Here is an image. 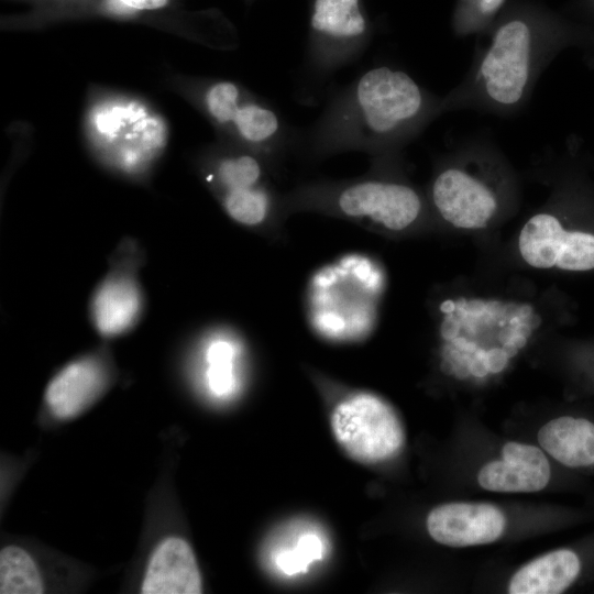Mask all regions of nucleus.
<instances>
[{
	"mask_svg": "<svg viewBox=\"0 0 594 594\" xmlns=\"http://www.w3.org/2000/svg\"><path fill=\"white\" fill-rule=\"evenodd\" d=\"M541 449L560 464L590 470L594 464V421L571 415L546 422L538 431Z\"/></svg>",
	"mask_w": 594,
	"mask_h": 594,
	"instance_id": "obj_15",
	"label": "nucleus"
},
{
	"mask_svg": "<svg viewBox=\"0 0 594 594\" xmlns=\"http://www.w3.org/2000/svg\"><path fill=\"white\" fill-rule=\"evenodd\" d=\"M230 131L272 166L284 155L289 142V131L280 113L270 102L253 96L240 106Z\"/></svg>",
	"mask_w": 594,
	"mask_h": 594,
	"instance_id": "obj_13",
	"label": "nucleus"
},
{
	"mask_svg": "<svg viewBox=\"0 0 594 594\" xmlns=\"http://www.w3.org/2000/svg\"><path fill=\"white\" fill-rule=\"evenodd\" d=\"M370 26L360 0H315L310 15L308 62L321 73L356 61L365 51Z\"/></svg>",
	"mask_w": 594,
	"mask_h": 594,
	"instance_id": "obj_5",
	"label": "nucleus"
},
{
	"mask_svg": "<svg viewBox=\"0 0 594 594\" xmlns=\"http://www.w3.org/2000/svg\"><path fill=\"white\" fill-rule=\"evenodd\" d=\"M431 111L428 94L405 72H364L340 90L307 135L312 157L348 151L377 153L407 139Z\"/></svg>",
	"mask_w": 594,
	"mask_h": 594,
	"instance_id": "obj_1",
	"label": "nucleus"
},
{
	"mask_svg": "<svg viewBox=\"0 0 594 594\" xmlns=\"http://www.w3.org/2000/svg\"><path fill=\"white\" fill-rule=\"evenodd\" d=\"M534 40L529 26L520 20L503 24L479 67L477 79L484 95L502 107L520 102L529 85Z\"/></svg>",
	"mask_w": 594,
	"mask_h": 594,
	"instance_id": "obj_6",
	"label": "nucleus"
},
{
	"mask_svg": "<svg viewBox=\"0 0 594 594\" xmlns=\"http://www.w3.org/2000/svg\"><path fill=\"white\" fill-rule=\"evenodd\" d=\"M294 546L275 556L276 565L283 573L294 574L305 571L308 564L322 559L324 544L317 534L299 535Z\"/></svg>",
	"mask_w": 594,
	"mask_h": 594,
	"instance_id": "obj_22",
	"label": "nucleus"
},
{
	"mask_svg": "<svg viewBox=\"0 0 594 594\" xmlns=\"http://www.w3.org/2000/svg\"><path fill=\"white\" fill-rule=\"evenodd\" d=\"M566 231L559 220L548 213L530 218L524 226L518 246L525 262L532 267L550 268L557 257Z\"/></svg>",
	"mask_w": 594,
	"mask_h": 594,
	"instance_id": "obj_19",
	"label": "nucleus"
},
{
	"mask_svg": "<svg viewBox=\"0 0 594 594\" xmlns=\"http://www.w3.org/2000/svg\"><path fill=\"white\" fill-rule=\"evenodd\" d=\"M509 361L508 355L506 352L498 346L491 348L486 350L485 356H484V363L488 371V373L492 374H498L507 366Z\"/></svg>",
	"mask_w": 594,
	"mask_h": 594,
	"instance_id": "obj_24",
	"label": "nucleus"
},
{
	"mask_svg": "<svg viewBox=\"0 0 594 594\" xmlns=\"http://www.w3.org/2000/svg\"><path fill=\"white\" fill-rule=\"evenodd\" d=\"M469 371L471 376L476 378H484L487 376V374H490L483 359L474 356L473 354L469 365Z\"/></svg>",
	"mask_w": 594,
	"mask_h": 594,
	"instance_id": "obj_27",
	"label": "nucleus"
},
{
	"mask_svg": "<svg viewBox=\"0 0 594 594\" xmlns=\"http://www.w3.org/2000/svg\"><path fill=\"white\" fill-rule=\"evenodd\" d=\"M251 96L238 84L220 80L206 87L201 101L205 111L217 125L231 130L240 106Z\"/></svg>",
	"mask_w": 594,
	"mask_h": 594,
	"instance_id": "obj_21",
	"label": "nucleus"
},
{
	"mask_svg": "<svg viewBox=\"0 0 594 594\" xmlns=\"http://www.w3.org/2000/svg\"><path fill=\"white\" fill-rule=\"evenodd\" d=\"M143 307V293L134 268L118 263L92 295L91 322L102 337H118L136 324Z\"/></svg>",
	"mask_w": 594,
	"mask_h": 594,
	"instance_id": "obj_9",
	"label": "nucleus"
},
{
	"mask_svg": "<svg viewBox=\"0 0 594 594\" xmlns=\"http://www.w3.org/2000/svg\"><path fill=\"white\" fill-rule=\"evenodd\" d=\"M201 578L195 554L187 541L165 539L153 552L142 584L145 594H197Z\"/></svg>",
	"mask_w": 594,
	"mask_h": 594,
	"instance_id": "obj_12",
	"label": "nucleus"
},
{
	"mask_svg": "<svg viewBox=\"0 0 594 594\" xmlns=\"http://www.w3.org/2000/svg\"><path fill=\"white\" fill-rule=\"evenodd\" d=\"M273 166L261 155L245 147L227 153L216 161L207 174V180L221 193L257 187L271 183Z\"/></svg>",
	"mask_w": 594,
	"mask_h": 594,
	"instance_id": "obj_18",
	"label": "nucleus"
},
{
	"mask_svg": "<svg viewBox=\"0 0 594 594\" xmlns=\"http://www.w3.org/2000/svg\"><path fill=\"white\" fill-rule=\"evenodd\" d=\"M121 6L136 10H154L164 7L167 0H114Z\"/></svg>",
	"mask_w": 594,
	"mask_h": 594,
	"instance_id": "obj_26",
	"label": "nucleus"
},
{
	"mask_svg": "<svg viewBox=\"0 0 594 594\" xmlns=\"http://www.w3.org/2000/svg\"><path fill=\"white\" fill-rule=\"evenodd\" d=\"M440 310L443 312V314H448V312H452L455 310V301L454 300H444L443 302H441L440 305Z\"/></svg>",
	"mask_w": 594,
	"mask_h": 594,
	"instance_id": "obj_29",
	"label": "nucleus"
},
{
	"mask_svg": "<svg viewBox=\"0 0 594 594\" xmlns=\"http://www.w3.org/2000/svg\"><path fill=\"white\" fill-rule=\"evenodd\" d=\"M332 433L355 461L378 463L395 457L404 446L402 422L392 406L369 392H353L331 413Z\"/></svg>",
	"mask_w": 594,
	"mask_h": 594,
	"instance_id": "obj_4",
	"label": "nucleus"
},
{
	"mask_svg": "<svg viewBox=\"0 0 594 594\" xmlns=\"http://www.w3.org/2000/svg\"><path fill=\"white\" fill-rule=\"evenodd\" d=\"M226 213L237 223L252 229L272 228L284 216L282 197L272 183L219 194Z\"/></svg>",
	"mask_w": 594,
	"mask_h": 594,
	"instance_id": "obj_16",
	"label": "nucleus"
},
{
	"mask_svg": "<svg viewBox=\"0 0 594 594\" xmlns=\"http://www.w3.org/2000/svg\"><path fill=\"white\" fill-rule=\"evenodd\" d=\"M584 561L580 552L561 548L522 565L508 584L510 594H559L581 579Z\"/></svg>",
	"mask_w": 594,
	"mask_h": 594,
	"instance_id": "obj_14",
	"label": "nucleus"
},
{
	"mask_svg": "<svg viewBox=\"0 0 594 594\" xmlns=\"http://www.w3.org/2000/svg\"><path fill=\"white\" fill-rule=\"evenodd\" d=\"M108 376L102 363L92 356L74 361L48 383L45 402L59 419L80 414L105 389Z\"/></svg>",
	"mask_w": 594,
	"mask_h": 594,
	"instance_id": "obj_11",
	"label": "nucleus"
},
{
	"mask_svg": "<svg viewBox=\"0 0 594 594\" xmlns=\"http://www.w3.org/2000/svg\"><path fill=\"white\" fill-rule=\"evenodd\" d=\"M284 216L314 211L364 227L398 232L422 211V200L411 186L375 176L304 184L282 197Z\"/></svg>",
	"mask_w": 594,
	"mask_h": 594,
	"instance_id": "obj_2",
	"label": "nucleus"
},
{
	"mask_svg": "<svg viewBox=\"0 0 594 594\" xmlns=\"http://www.w3.org/2000/svg\"><path fill=\"white\" fill-rule=\"evenodd\" d=\"M240 354L239 342L226 333H218L207 341L204 375L207 391L212 397L226 400L237 394Z\"/></svg>",
	"mask_w": 594,
	"mask_h": 594,
	"instance_id": "obj_17",
	"label": "nucleus"
},
{
	"mask_svg": "<svg viewBox=\"0 0 594 594\" xmlns=\"http://www.w3.org/2000/svg\"><path fill=\"white\" fill-rule=\"evenodd\" d=\"M462 321L454 311L444 314L440 324V336L447 342L461 334Z\"/></svg>",
	"mask_w": 594,
	"mask_h": 594,
	"instance_id": "obj_25",
	"label": "nucleus"
},
{
	"mask_svg": "<svg viewBox=\"0 0 594 594\" xmlns=\"http://www.w3.org/2000/svg\"><path fill=\"white\" fill-rule=\"evenodd\" d=\"M43 584L38 570L23 549L9 546L0 552V593L40 594Z\"/></svg>",
	"mask_w": 594,
	"mask_h": 594,
	"instance_id": "obj_20",
	"label": "nucleus"
},
{
	"mask_svg": "<svg viewBox=\"0 0 594 594\" xmlns=\"http://www.w3.org/2000/svg\"><path fill=\"white\" fill-rule=\"evenodd\" d=\"M503 2L504 0H477L476 6L480 13L490 15L496 12Z\"/></svg>",
	"mask_w": 594,
	"mask_h": 594,
	"instance_id": "obj_28",
	"label": "nucleus"
},
{
	"mask_svg": "<svg viewBox=\"0 0 594 594\" xmlns=\"http://www.w3.org/2000/svg\"><path fill=\"white\" fill-rule=\"evenodd\" d=\"M427 530L438 543L448 547L488 544L504 532L503 512L487 503H447L433 508L427 517Z\"/></svg>",
	"mask_w": 594,
	"mask_h": 594,
	"instance_id": "obj_7",
	"label": "nucleus"
},
{
	"mask_svg": "<svg viewBox=\"0 0 594 594\" xmlns=\"http://www.w3.org/2000/svg\"><path fill=\"white\" fill-rule=\"evenodd\" d=\"M502 460L485 463L477 474L480 486L496 493H534L543 490L551 466L542 449L516 441L502 448Z\"/></svg>",
	"mask_w": 594,
	"mask_h": 594,
	"instance_id": "obj_10",
	"label": "nucleus"
},
{
	"mask_svg": "<svg viewBox=\"0 0 594 594\" xmlns=\"http://www.w3.org/2000/svg\"><path fill=\"white\" fill-rule=\"evenodd\" d=\"M431 197L440 216L457 228H482L497 208L493 191L477 178L458 168H448L437 175Z\"/></svg>",
	"mask_w": 594,
	"mask_h": 594,
	"instance_id": "obj_8",
	"label": "nucleus"
},
{
	"mask_svg": "<svg viewBox=\"0 0 594 594\" xmlns=\"http://www.w3.org/2000/svg\"><path fill=\"white\" fill-rule=\"evenodd\" d=\"M556 265L566 271L594 268V235L566 231Z\"/></svg>",
	"mask_w": 594,
	"mask_h": 594,
	"instance_id": "obj_23",
	"label": "nucleus"
},
{
	"mask_svg": "<svg viewBox=\"0 0 594 594\" xmlns=\"http://www.w3.org/2000/svg\"><path fill=\"white\" fill-rule=\"evenodd\" d=\"M370 261L346 255L322 267L312 276L307 307L309 322L317 333L332 341H354L366 336L373 307L366 296L377 292Z\"/></svg>",
	"mask_w": 594,
	"mask_h": 594,
	"instance_id": "obj_3",
	"label": "nucleus"
}]
</instances>
